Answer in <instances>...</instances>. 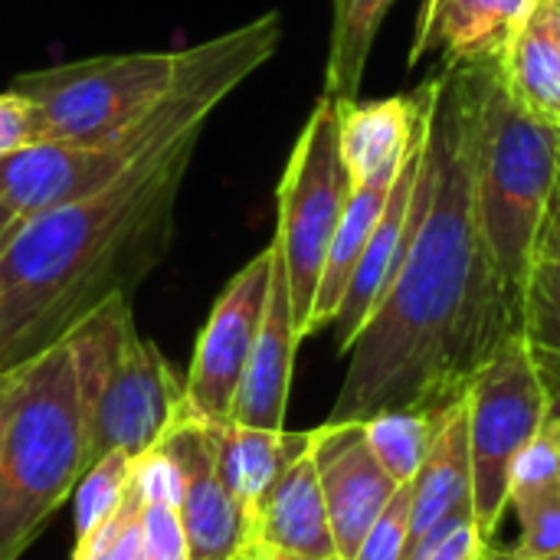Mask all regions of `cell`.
<instances>
[{"mask_svg": "<svg viewBox=\"0 0 560 560\" xmlns=\"http://www.w3.org/2000/svg\"><path fill=\"white\" fill-rule=\"evenodd\" d=\"M555 482H560V407H555L545 427L518 450L509 469V505Z\"/></svg>", "mask_w": 560, "mask_h": 560, "instance_id": "484cf974", "label": "cell"}, {"mask_svg": "<svg viewBox=\"0 0 560 560\" xmlns=\"http://www.w3.org/2000/svg\"><path fill=\"white\" fill-rule=\"evenodd\" d=\"M203 128H187L112 184L30 217L0 253V374L69 335L89 312L161 266Z\"/></svg>", "mask_w": 560, "mask_h": 560, "instance_id": "7a4b0ae2", "label": "cell"}, {"mask_svg": "<svg viewBox=\"0 0 560 560\" xmlns=\"http://www.w3.org/2000/svg\"><path fill=\"white\" fill-rule=\"evenodd\" d=\"M276 246L259 249L217 295L184 377V417L197 423H226L253 354L272 279Z\"/></svg>", "mask_w": 560, "mask_h": 560, "instance_id": "9c48e42d", "label": "cell"}, {"mask_svg": "<svg viewBox=\"0 0 560 560\" xmlns=\"http://www.w3.org/2000/svg\"><path fill=\"white\" fill-rule=\"evenodd\" d=\"M548 243L560 246V187H558V200H555V210H551V223H548V233H545Z\"/></svg>", "mask_w": 560, "mask_h": 560, "instance_id": "d6a6232c", "label": "cell"}, {"mask_svg": "<svg viewBox=\"0 0 560 560\" xmlns=\"http://www.w3.org/2000/svg\"><path fill=\"white\" fill-rule=\"evenodd\" d=\"M141 528L151 560H190L187 532L180 522L177 505L164 502H141Z\"/></svg>", "mask_w": 560, "mask_h": 560, "instance_id": "f1b7e54d", "label": "cell"}, {"mask_svg": "<svg viewBox=\"0 0 560 560\" xmlns=\"http://www.w3.org/2000/svg\"><path fill=\"white\" fill-rule=\"evenodd\" d=\"M72 560H151L141 528V495L135 489V479L118 505V512L89 538L75 541Z\"/></svg>", "mask_w": 560, "mask_h": 560, "instance_id": "d4e9b609", "label": "cell"}, {"mask_svg": "<svg viewBox=\"0 0 560 560\" xmlns=\"http://www.w3.org/2000/svg\"><path fill=\"white\" fill-rule=\"evenodd\" d=\"M0 560H20L85 472V427L66 341L0 374Z\"/></svg>", "mask_w": 560, "mask_h": 560, "instance_id": "3957f363", "label": "cell"}, {"mask_svg": "<svg viewBox=\"0 0 560 560\" xmlns=\"http://www.w3.org/2000/svg\"><path fill=\"white\" fill-rule=\"evenodd\" d=\"M0 450H3V387H0Z\"/></svg>", "mask_w": 560, "mask_h": 560, "instance_id": "d590c367", "label": "cell"}, {"mask_svg": "<svg viewBox=\"0 0 560 560\" xmlns=\"http://www.w3.org/2000/svg\"><path fill=\"white\" fill-rule=\"evenodd\" d=\"M246 560H266V558H262V555H249V558H246Z\"/></svg>", "mask_w": 560, "mask_h": 560, "instance_id": "8d00e7d4", "label": "cell"}, {"mask_svg": "<svg viewBox=\"0 0 560 560\" xmlns=\"http://www.w3.org/2000/svg\"><path fill=\"white\" fill-rule=\"evenodd\" d=\"M351 197V177L338 148V108L318 98L292 144L276 187V249L289 279L292 315L305 341L322 269Z\"/></svg>", "mask_w": 560, "mask_h": 560, "instance_id": "52a82bcc", "label": "cell"}, {"mask_svg": "<svg viewBox=\"0 0 560 560\" xmlns=\"http://www.w3.org/2000/svg\"><path fill=\"white\" fill-rule=\"evenodd\" d=\"M482 59L440 66L423 82L427 148L400 266L348 348L331 423L387 410L436 413L518 331V308L489 256L476 213V125Z\"/></svg>", "mask_w": 560, "mask_h": 560, "instance_id": "6da1fadb", "label": "cell"}, {"mask_svg": "<svg viewBox=\"0 0 560 560\" xmlns=\"http://www.w3.org/2000/svg\"><path fill=\"white\" fill-rule=\"evenodd\" d=\"M397 0H331V36L325 59V98L354 102L374 52V39Z\"/></svg>", "mask_w": 560, "mask_h": 560, "instance_id": "44dd1931", "label": "cell"}, {"mask_svg": "<svg viewBox=\"0 0 560 560\" xmlns=\"http://www.w3.org/2000/svg\"><path fill=\"white\" fill-rule=\"evenodd\" d=\"M518 331L535 358V368L560 407V246L541 243L535 269L522 295Z\"/></svg>", "mask_w": 560, "mask_h": 560, "instance_id": "7402d4cb", "label": "cell"}, {"mask_svg": "<svg viewBox=\"0 0 560 560\" xmlns=\"http://www.w3.org/2000/svg\"><path fill=\"white\" fill-rule=\"evenodd\" d=\"M548 560H560V555H555V558H548Z\"/></svg>", "mask_w": 560, "mask_h": 560, "instance_id": "74e56055", "label": "cell"}, {"mask_svg": "<svg viewBox=\"0 0 560 560\" xmlns=\"http://www.w3.org/2000/svg\"><path fill=\"white\" fill-rule=\"evenodd\" d=\"M180 62L184 49L108 52L20 72L10 89L36 108L43 141L115 144L174 85Z\"/></svg>", "mask_w": 560, "mask_h": 560, "instance_id": "8992f818", "label": "cell"}, {"mask_svg": "<svg viewBox=\"0 0 560 560\" xmlns=\"http://www.w3.org/2000/svg\"><path fill=\"white\" fill-rule=\"evenodd\" d=\"M253 555H259V551H253ZM249 558V555H246ZM266 560H345L338 558V555H331V558H292V555H262Z\"/></svg>", "mask_w": 560, "mask_h": 560, "instance_id": "e575fe53", "label": "cell"}, {"mask_svg": "<svg viewBox=\"0 0 560 560\" xmlns=\"http://www.w3.org/2000/svg\"><path fill=\"white\" fill-rule=\"evenodd\" d=\"M423 148H427V112L400 158V167L394 174L387 203L371 230V240L354 266V276L348 282V292L338 305L335 315V338H338V354H348L354 335L368 322L371 308L377 305L381 292L387 289L394 269L400 266V256L407 249L410 230H413V213H417V184H420V167H423Z\"/></svg>", "mask_w": 560, "mask_h": 560, "instance_id": "7c38bea8", "label": "cell"}, {"mask_svg": "<svg viewBox=\"0 0 560 560\" xmlns=\"http://www.w3.org/2000/svg\"><path fill=\"white\" fill-rule=\"evenodd\" d=\"M410 486V551L423 545L430 535L472 518V459L463 400L443 413L436 440Z\"/></svg>", "mask_w": 560, "mask_h": 560, "instance_id": "2e32d148", "label": "cell"}, {"mask_svg": "<svg viewBox=\"0 0 560 560\" xmlns=\"http://www.w3.org/2000/svg\"><path fill=\"white\" fill-rule=\"evenodd\" d=\"M213 436V456L223 489L243 505L253 525V512L266 489L312 446V430L285 433V430H253L233 420L207 423Z\"/></svg>", "mask_w": 560, "mask_h": 560, "instance_id": "d6986e66", "label": "cell"}, {"mask_svg": "<svg viewBox=\"0 0 560 560\" xmlns=\"http://www.w3.org/2000/svg\"><path fill=\"white\" fill-rule=\"evenodd\" d=\"M410 505L413 486H400L377 522L368 528L354 560H407L410 555Z\"/></svg>", "mask_w": 560, "mask_h": 560, "instance_id": "83f0119b", "label": "cell"}, {"mask_svg": "<svg viewBox=\"0 0 560 560\" xmlns=\"http://www.w3.org/2000/svg\"><path fill=\"white\" fill-rule=\"evenodd\" d=\"M525 0H423L407 66L440 52L443 66L495 56Z\"/></svg>", "mask_w": 560, "mask_h": 560, "instance_id": "ac0fdd59", "label": "cell"}, {"mask_svg": "<svg viewBox=\"0 0 560 560\" xmlns=\"http://www.w3.org/2000/svg\"><path fill=\"white\" fill-rule=\"evenodd\" d=\"M482 560H522L515 555V548H492L489 545V551H486V558Z\"/></svg>", "mask_w": 560, "mask_h": 560, "instance_id": "836d02e7", "label": "cell"}, {"mask_svg": "<svg viewBox=\"0 0 560 560\" xmlns=\"http://www.w3.org/2000/svg\"><path fill=\"white\" fill-rule=\"evenodd\" d=\"M446 410L436 413H417V410H387L377 417H368L364 427V440L368 450L374 453V459L381 463V469L397 482V486H410L436 440V430L443 423Z\"/></svg>", "mask_w": 560, "mask_h": 560, "instance_id": "603a6c76", "label": "cell"}, {"mask_svg": "<svg viewBox=\"0 0 560 560\" xmlns=\"http://www.w3.org/2000/svg\"><path fill=\"white\" fill-rule=\"evenodd\" d=\"M489 551V541L479 535L476 522H456L436 535H430L423 545H417L407 560H482Z\"/></svg>", "mask_w": 560, "mask_h": 560, "instance_id": "f546056e", "label": "cell"}, {"mask_svg": "<svg viewBox=\"0 0 560 560\" xmlns=\"http://www.w3.org/2000/svg\"><path fill=\"white\" fill-rule=\"evenodd\" d=\"M469 459H472V522L492 545L509 512V469L518 450L555 413V400L535 368V358L515 331L472 377L463 394Z\"/></svg>", "mask_w": 560, "mask_h": 560, "instance_id": "ba28073f", "label": "cell"}, {"mask_svg": "<svg viewBox=\"0 0 560 560\" xmlns=\"http://www.w3.org/2000/svg\"><path fill=\"white\" fill-rule=\"evenodd\" d=\"M509 512L518 515L522 538L515 545V555L522 560H548L560 555V482L512 502Z\"/></svg>", "mask_w": 560, "mask_h": 560, "instance_id": "4316f807", "label": "cell"}, {"mask_svg": "<svg viewBox=\"0 0 560 560\" xmlns=\"http://www.w3.org/2000/svg\"><path fill=\"white\" fill-rule=\"evenodd\" d=\"M299 341H302V335H299V325L292 315L289 279H285V269H282L279 249H276L266 315H262L253 354L246 361V371H243V381H240V390L233 400V413H230L233 423L253 427V430H285V407H289Z\"/></svg>", "mask_w": 560, "mask_h": 560, "instance_id": "4fadbf2b", "label": "cell"}, {"mask_svg": "<svg viewBox=\"0 0 560 560\" xmlns=\"http://www.w3.org/2000/svg\"><path fill=\"white\" fill-rule=\"evenodd\" d=\"M135 459L125 453H108L105 459L92 463L79 486H75V541L98 532L121 505L128 486H131Z\"/></svg>", "mask_w": 560, "mask_h": 560, "instance_id": "cb8c5ba5", "label": "cell"}, {"mask_svg": "<svg viewBox=\"0 0 560 560\" xmlns=\"http://www.w3.org/2000/svg\"><path fill=\"white\" fill-rule=\"evenodd\" d=\"M43 141L36 108L13 89L0 92V158Z\"/></svg>", "mask_w": 560, "mask_h": 560, "instance_id": "4dcf8cb0", "label": "cell"}, {"mask_svg": "<svg viewBox=\"0 0 560 560\" xmlns=\"http://www.w3.org/2000/svg\"><path fill=\"white\" fill-rule=\"evenodd\" d=\"M338 108V148L348 167L351 187L394 171L423 118V85L410 95H390L377 102H335Z\"/></svg>", "mask_w": 560, "mask_h": 560, "instance_id": "e0dca14e", "label": "cell"}, {"mask_svg": "<svg viewBox=\"0 0 560 560\" xmlns=\"http://www.w3.org/2000/svg\"><path fill=\"white\" fill-rule=\"evenodd\" d=\"M476 213L489 256L518 308L560 187V128L525 115L486 56L476 125Z\"/></svg>", "mask_w": 560, "mask_h": 560, "instance_id": "277c9868", "label": "cell"}, {"mask_svg": "<svg viewBox=\"0 0 560 560\" xmlns=\"http://www.w3.org/2000/svg\"><path fill=\"white\" fill-rule=\"evenodd\" d=\"M400 167V164H397ZM394 171H381L377 177L351 187V197L345 203V213H341V223L335 230V240H331V249H328V259H325V269H322V282H318V292H315V305H312V315H308V325H305V338L328 328L338 315V305L348 292V282L354 276V266L371 240V230L387 203V194H390V184H394Z\"/></svg>", "mask_w": 560, "mask_h": 560, "instance_id": "ffe728a7", "label": "cell"}, {"mask_svg": "<svg viewBox=\"0 0 560 560\" xmlns=\"http://www.w3.org/2000/svg\"><path fill=\"white\" fill-rule=\"evenodd\" d=\"M23 220L13 213V210H7L3 203H0V253L7 249V243H10V236L16 233V226H20Z\"/></svg>", "mask_w": 560, "mask_h": 560, "instance_id": "1f68e13d", "label": "cell"}, {"mask_svg": "<svg viewBox=\"0 0 560 560\" xmlns=\"http://www.w3.org/2000/svg\"><path fill=\"white\" fill-rule=\"evenodd\" d=\"M79 387L85 469L108 453L141 459L180 423L184 381L161 348L138 335L131 295H115L62 335Z\"/></svg>", "mask_w": 560, "mask_h": 560, "instance_id": "5b68a950", "label": "cell"}, {"mask_svg": "<svg viewBox=\"0 0 560 560\" xmlns=\"http://www.w3.org/2000/svg\"><path fill=\"white\" fill-rule=\"evenodd\" d=\"M161 450L180 469V522L190 560H246L253 548V525L243 505L220 482L210 427L180 417V423L161 440Z\"/></svg>", "mask_w": 560, "mask_h": 560, "instance_id": "30bf717a", "label": "cell"}, {"mask_svg": "<svg viewBox=\"0 0 560 560\" xmlns=\"http://www.w3.org/2000/svg\"><path fill=\"white\" fill-rule=\"evenodd\" d=\"M495 69L512 102L560 128V0H525L512 20Z\"/></svg>", "mask_w": 560, "mask_h": 560, "instance_id": "5bb4252c", "label": "cell"}, {"mask_svg": "<svg viewBox=\"0 0 560 560\" xmlns=\"http://www.w3.org/2000/svg\"><path fill=\"white\" fill-rule=\"evenodd\" d=\"M312 459L318 469L335 548L354 560L368 528L400 489L374 459L361 423H325L312 430Z\"/></svg>", "mask_w": 560, "mask_h": 560, "instance_id": "8fae6325", "label": "cell"}, {"mask_svg": "<svg viewBox=\"0 0 560 560\" xmlns=\"http://www.w3.org/2000/svg\"><path fill=\"white\" fill-rule=\"evenodd\" d=\"M292 555V558H331L338 555L328 525V509L318 482V469L302 453L259 499L253 512V548L249 555ZM341 558V555H338Z\"/></svg>", "mask_w": 560, "mask_h": 560, "instance_id": "9a60e30c", "label": "cell"}]
</instances>
